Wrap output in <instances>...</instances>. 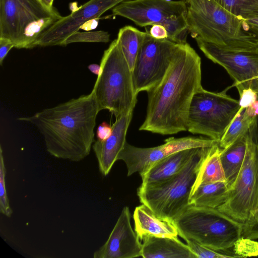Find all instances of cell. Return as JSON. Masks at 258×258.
I'll return each mask as SVG.
<instances>
[{
  "mask_svg": "<svg viewBox=\"0 0 258 258\" xmlns=\"http://www.w3.org/2000/svg\"><path fill=\"white\" fill-rule=\"evenodd\" d=\"M239 104L242 108H247L258 99V94L252 88H248L239 92Z\"/></svg>",
  "mask_w": 258,
  "mask_h": 258,
  "instance_id": "cell-31",
  "label": "cell"
},
{
  "mask_svg": "<svg viewBox=\"0 0 258 258\" xmlns=\"http://www.w3.org/2000/svg\"><path fill=\"white\" fill-rule=\"evenodd\" d=\"M94 92L17 119L34 125L51 156L79 162L90 153L99 112Z\"/></svg>",
  "mask_w": 258,
  "mask_h": 258,
  "instance_id": "cell-2",
  "label": "cell"
},
{
  "mask_svg": "<svg viewBox=\"0 0 258 258\" xmlns=\"http://www.w3.org/2000/svg\"><path fill=\"white\" fill-rule=\"evenodd\" d=\"M167 1H171V0H167Z\"/></svg>",
  "mask_w": 258,
  "mask_h": 258,
  "instance_id": "cell-42",
  "label": "cell"
},
{
  "mask_svg": "<svg viewBox=\"0 0 258 258\" xmlns=\"http://www.w3.org/2000/svg\"><path fill=\"white\" fill-rule=\"evenodd\" d=\"M201 80V57L188 43H179L164 78L147 91L146 115L139 130L162 135L186 131L189 106L203 88Z\"/></svg>",
  "mask_w": 258,
  "mask_h": 258,
  "instance_id": "cell-1",
  "label": "cell"
},
{
  "mask_svg": "<svg viewBox=\"0 0 258 258\" xmlns=\"http://www.w3.org/2000/svg\"><path fill=\"white\" fill-rule=\"evenodd\" d=\"M256 92L258 94V80L257 82V85H256Z\"/></svg>",
  "mask_w": 258,
  "mask_h": 258,
  "instance_id": "cell-40",
  "label": "cell"
},
{
  "mask_svg": "<svg viewBox=\"0 0 258 258\" xmlns=\"http://www.w3.org/2000/svg\"><path fill=\"white\" fill-rule=\"evenodd\" d=\"M219 142L202 137H185L180 138L170 137L165 143L151 148H139L126 142L119 153L118 160L125 163L128 176L136 172L140 175L156 162L179 151L189 148L211 147Z\"/></svg>",
  "mask_w": 258,
  "mask_h": 258,
  "instance_id": "cell-13",
  "label": "cell"
},
{
  "mask_svg": "<svg viewBox=\"0 0 258 258\" xmlns=\"http://www.w3.org/2000/svg\"><path fill=\"white\" fill-rule=\"evenodd\" d=\"M202 88L197 91L189 106L186 131L219 142L239 111V100L226 94Z\"/></svg>",
  "mask_w": 258,
  "mask_h": 258,
  "instance_id": "cell-10",
  "label": "cell"
},
{
  "mask_svg": "<svg viewBox=\"0 0 258 258\" xmlns=\"http://www.w3.org/2000/svg\"><path fill=\"white\" fill-rule=\"evenodd\" d=\"M129 208L124 207L105 243L94 258H134L142 256V244L132 228Z\"/></svg>",
  "mask_w": 258,
  "mask_h": 258,
  "instance_id": "cell-15",
  "label": "cell"
},
{
  "mask_svg": "<svg viewBox=\"0 0 258 258\" xmlns=\"http://www.w3.org/2000/svg\"><path fill=\"white\" fill-rule=\"evenodd\" d=\"M199 148L182 150L156 162L140 175L142 180L141 185L155 184L177 174L186 165Z\"/></svg>",
  "mask_w": 258,
  "mask_h": 258,
  "instance_id": "cell-17",
  "label": "cell"
},
{
  "mask_svg": "<svg viewBox=\"0 0 258 258\" xmlns=\"http://www.w3.org/2000/svg\"><path fill=\"white\" fill-rule=\"evenodd\" d=\"M110 40V34L102 30L96 31H77L70 35L64 41L63 45L75 42H104Z\"/></svg>",
  "mask_w": 258,
  "mask_h": 258,
  "instance_id": "cell-27",
  "label": "cell"
},
{
  "mask_svg": "<svg viewBox=\"0 0 258 258\" xmlns=\"http://www.w3.org/2000/svg\"><path fill=\"white\" fill-rule=\"evenodd\" d=\"M133 110L116 117L110 137L104 141L97 140L92 145L99 171L103 176L109 174L126 142V133Z\"/></svg>",
  "mask_w": 258,
  "mask_h": 258,
  "instance_id": "cell-16",
  "label": "cell"
},
{
  "mask_svg": "<svg viewBox=\"0 0 258 258\" xmlns=\"http://www.w3.org/2000/svg\"><path fill=\"white\" fill-rule=\"evenodd\" d=\"M179 43L168 39H157L146 31L138 54L132 78L136 95L157 85L166 75Z\"/></svg>",
  "mask_w": 258,
  "mask_h": 258,
  "instance_id": "cell-11",
  "label": "cell"
},
{
  "mask_svg": "<svg viewBox=\"0 0 258 258\" xmlns=\"http://www.w3.org/2000/svg\"><path fill=\"white\" fill-rule=\"evenodd\" d=\"M41 0H0V37L17 48H31L46 29L61 18Z\"/></svg>",
  "mask_w": 258,
  "mask_h": 258,
  "instance_id": "cell-6",
  "label": "cell"
},
{
  "mask_svg": "<svg viewBox=\"0 0 258 258\" xmlns=\"http://www.w3.org/2000/svg\"><path fill=\"white\" fill-rule=\"evenodd\" d=\"M54 0H41V1L47 7L50 9L54 8L53 7V3Z\"/></svg>",
  "mask_w": 258,
  "mask_h": 258,
  "instance_id": "cell-39",
  "label": "cell"
},
{
  "mask_svg": "<svg viewBox=\"0 0 258 258\" xmlns=\"http://www.w3.org/2000/svg\"><path fill=\"white\" fill-rule=\"evenodd\" d=\"M126 0H89L73 10L69 15L61 17L46 29L34 44L36 46L63 45L66 40L78 31L86 22L100 18L107 11Z\"/></svg>",
  "mask_w": 258,
  "mask_h": 258,
  "instance_id": "cell-14",
  "label": "cell"
},
{
  "mask_svg": "<svg viewBox=\"0 0 258 258\" xmlns=\"http://www.w3.org/2000/svg\"><path fill=\"white\" fill-rule=\"evenodd\" d=\"M247 138V133L228 148L222 150L221 161L228 185L235 178L242 164L246 149Z\"/></svg>",
  "mask_w": 258,
  "mask_h": 258,
  "instance_id": "cell-22",
  "label": "cell"
},
{
  "mask_svg": "<svg viewBox=\"0 0 258 258\" xmlns=\"http://www.w3.org/2000/svg\"><path fill=\"white\" fill-rule=\"evenodd\" d=\"M112 132L111 126L106 122H103L97 127L96 131V137L97 140L104 141L107 139L111 135Z\"/></svg>",
  "mask_w": 258,
  "mask_h": 258,
  "instance_id": "cell-32",
  "label": "cell"
},
{
  "mask_svg": "<svg viewBox=\"0 0 258 258\" xmlns=\"http://www.w3.org/2000/svg\"><path fill=\"white\" fill-rule=\"evenodd\" d=\"M233 252L239 257L258 256V241L241 237L234 243Z\"/></svg>",
  "mask_w": 258,
  "mask_h": 258,
  "instance_id": "cell-29",
  "label": "cell"
},
{
  "mask_svg": "<svg viewBox=\"0 0 258 258\" xmlns=\"http://www.w3.org/2000/svg\"><path fill=\"white\" fill-rule=\"evenodd\" d=\"M195 40L207 58L226 70L234 80V86L238 92L248 88L256 91L258 80L257 49L228 50L199 38Z\"/></svg>",
  "mask_w": 258,
  "mask_h": 258,
  "instance_id": "cell-12",
  "label": "cell"
},
{
  "mask_svg": "<svg viewBox=\"0 0 258 258\" xmlns=\"http://www.w3.org/2000/svg\"><path fill=\"white\" fill-rule=\"evenodd\" d=\"M228 188L227 181L201 184L191 194L189 205L217 209L225 202Z\"/></svg>",
  "mask_w": 258,
  "mask_h": 258,
  "instance_id": "cell-21",
  "label": "cell"
},
{
  "mask_svg": "<svg viewBox=\"0 0 258 258\" xmlns=\"http://www.w3.org/2000/svg\"><path fill=\"white\" fill-rule=\"evenodd\" d=\"M149 33L155 39H163L168 38V32L166 29L160 24L152 25L150 30Z\"/></svg>",
  "mask_w": 258,
  "mask_h": 258,
  "instance_id": "cell-34",
  "label": "cell"
},
{
  "mask_svg": "<svg viewBox=\"0 0 258 258\" xmlns=\"http://www.w3.org/2000/svg\"><path fill=\"white\" fill-rule=\"evenodd\" d=\"M207 148H199L183 169L172 177L153 185H141L137 189L140 202L158 217L173 222L190 205L191 189Z\"/></svg>",
  "mask_w": 258,
  "mask_h": 258,
  "instance_id": "cell-7",
  "label": "cell"
},
{
  "mask_svg": "<svg viewBox=\"0 0 258 258\" xmlns=\"http://www.w3.org/2000/svg\"><path fill=\"white\" fill-rule=\"evenodd\" d=\"M257 51H258V48H257Z\"/></svg>",
  "mask_w": 258,
  "mask_h": 258,
  "instance_id": "cell-41",
  "label": "cell"
},
{
  "mask_svg": "<svg viewBox=\"0 0 258 258\" xmlns=\"http://www.w3.org/2000/svg\"><path fill=\"white\" fill-rule=\"evenodd\" d=\"M6 169L2 146H0V212L8 217L13 213L7 196L6 185Z\"/></svg>",
  "mask_w": 258,
  "mask_h": 258,
  "instance_id": "cell-28",
  "label": "cell"
},
{
  "mask_svg": "<svg viewBox=\"0 0 258 258\" xmlns=\"http://www.w3.org/2000/svg\"><path fill=\"white\" fill-rule=\"evenodd\" d=\"M13 47H14V45L10 40L6 38L0 37L1 65H2L6 56Z\"/></svg>",
  "mask_w": 258,
  "mask_h": 258,
  "instance_id": "cell-33",
  "label": "cell"
},
{
  "mask_svg": "<svg viewBox=\"0 0 258 258\" xmlns=\"http://www.w3.org/2000/svg\"><path fill=\"white\" fill-rule=\"evenodd\" d=\"M258 116H252L246 108L240 107L236 115L219 142V146L226 149L239 138L245 135Z\"/></svg>",
  "mask_w": 258,
  "mask_h": 258,
  "instance_id": "cell-24",
  "label": "cell"
},
{
  "mask_svg": "<svg viewBox=\"0 0 258 258\" xmlns=\"http://www.w3.org/2000/svg\"><path fill=\"white\" fill-rule=\"evenodd\" d=\"M99 19V18H95L86 22L81 27L80 29L86 31L95 29L98 25Z\"/></svg>",
  "mask_w": 258,
  "mask_h": 258,
  "instance_id": "cell-36",
  "label": "cell"
},
{
  "mask_svg": "<svg viewBox=\"0 0 258 258\" xmlns=\"http://www.w3.org/2000/svg\"><path fill=\"white\" fill-rule=\"evenodd\" d=\"M188 33L196 38L224 49L253 50L258 37L244 19L224 9L213 0H185Z\"/></svg>",
  "mask_w": 258,
  "mask_h": 258,
  "instance_id": "cell-3",
  "label": "cell"
},
{
  "mask_svg": "<svg viewBox=\"0 0 258 258\" xmlns=\"http://www.w3.org/2000/svg\"><path fill=\"white\" fill-rule=\"evenodd\" d=\"M173 223L178 235L217 250H226L242 237L243 225L216 208L189 205Z\"/></svg>",
  "mask_w": 258,
  "mask_h": 258,
  "instance_id": "cell-5",
  "label": "cell"
},
{
  "mask_svg": "<svg viewBox=\"0 0 258 258\" xmlns=\"http://www.w3.org/2000/svg\"><path fill=\"white\" fill-rule=\"evenodd\" d=\"M222 150L219 144L207 148L202 157L191 194L201 184L226 181L221 161Z\"/></svg>",
  "mask_w": 258,
  "mask_h": 258,
  "instance_id": "cell-20",
  "label": "cell"
},
{
  "mask_svg": "<svg viewBox=\"0 0 258 258\" xmlns=\"http://www.w3.org/2000/svg\"><path fill=\"white\" fill-rule=\"evenodd\" d=\"M142 240V257L144 258H197L177 237L146 236Z\"/></svg>",
  "mask_w": 258,
  "mask_h": 258,
  "instance_id": "cell-19",
  "label": "cell"
},
{
  "mask_svg": "<svg viewBox=\"0 0 258 258\" xmlns=\"http://www.w3.org/2000/svg\"><path fill=\"white\" fill-rule=\"evenodd\" d=\"M245 20L250 31L258 37V17Z\"/></svg>",
  "mask_w": 258,
  "mask_h": 258,
  "instance_id": "cell-35",
  "label": "cell"
},
{
  "mask_svg": "<svg viewBox=\"0 0 258 258\" xmlns=\"http://www.w3.org/2000/svg\"><path fill=\"white\" fill-rule=\"evenodd\" d=\"M146 34V32L132 26H124L118 31L116 39L132 71Z\"/></svg>",
  "mask_w": 258,
  "mask_h": 258,
  "instance_id": "cell-23",
  "label": "cell"
},
{
  "mask_svg": "<svg viewBox=\"0 0 258 258\" xmlns=\"http://www.w3.org/2000/svg\"><path fill=\"white\" fill-rule=\"evenodd\" d=\"M243 237L258 239V197L253 215L249 222L243 227Z\"/></svg>",
  "mask_w": 258,
  "mask_h": 258,
  "instance_id": "cell-30",
  "label": "cell"
},
{
  "mask_svg": "<svg viewBox=\"0 0 258 258\" xmlns=\"http://www.w3.org/2000/svg\"><path fill=\"white\" fill-rule=\"evenodd\" d=\"M133 219L135 230L141 240L146 236L177 237L178 235L173 222L158 217L144 204L135 208Z\"/></svg>",
  "mask_w": 258,
  "mask_h": 258,
  "instance_id": "cell-18",
  "label": "cell"
},
{
  "mask_svg": "<svg viewBox=\"0 0 258 258\" xmlns=\"http://www.w3.org/2000/svg\"><path fill=\"white\" fill-rule=\"evenodd\" d=\"M247 113L252 116H258V99L246 108Z\"/></svg>",
  "mask_w": 258,
  "mask_h": 258,
  "instance_id": "cell-37",
  "label": "cell"
},
{
  "mask_svg": "<svg viewBox=\"0 0 258 258\" xmlns=\"http://www.w3.org/2000/svg\"><path fill=\"white\" fill-rule=\"evenodd\" d=\"M186 244L197 258H227L239 257L231 251L217 250L204 246L196 241L186 240Z\"/></svg>",
  "mask_w": 258,
  "mask_h": 258,
  "instance_id": "cell-26",
  "label": "cell"
},
{
  "mask_svg": "<svg viewBox=\"0 0 258 258\" xmlns=\"http://www.w3.org/2000/svg\"><path fill=\"white\" fill-rule=\"evenodd\" d=\"M100 66L101 72L92 90L99 111L107 109L116 118L134 109L137 95L132 71L116 39L104 51Z\"/></svg>",
  "mask_w": 258,
  "mask_h": 258,
  "instance_id": "cell-4",
  "label": "cell"
},
{
  "mask_svg": "<svg viewBox=\"0 0 258 258\" xmlns=\"http://www.w3.org/2000/svg\"><path fill=\"white\" fill-rule=\"evenodd\" d=\"M258 197V117L247 132L245 156L229 185L225 202L217 209L245 226L251 219Z\"/></svg>",
  "mask_w": 258,
  "mask_h": 258,
  "instance_id": "cell-8",
  "label": "cell"
},
{
  "mask_svg": "<svg viewBox=\"0 0 258 258\" xmlns=\"http://www.w3.org/2000/svg\"><path fill=\"white\" fill-rule=\"evenodd\" d=\"M235 16L244 19L258 17V0H213Z\"/></svg>",
  "mask_w": 258,
  "mask_h": 258,
  "instance_id": "cell-25",
  "label": "cell"
},
{
  "mask_svg": "<svg viewBox=\"0 0 258 258\" xmlns=\"http://www.w3.org/2000/svg\"><path fill=\"white\" fill-rule=\"evenodd\" d=\"M88 68L92 73L97 75V76L100 74L101 69L100 65L95 63L89 65Z\"/></svg>",
  "mask_w": 258,
  "mask_h": 258,
  "instance_id": "cell-38",
  "label": "cell"
},
{
  "mask_svg": "<svg viewBox=\"0 0 258 258\" xmlns=\"http://www.w3.org/2000/svg\"><path fill=\"white\" fill-rule=\"evenodd\" d=\"M185 0H126L112 9V15L127 19L140 27L163 25L168 39L186 43L188 33Z\"/></svg>",
  "mask_w": 258,
  "mask_h": 258,
  "instance_id": "cell-9",
  "label": "cell"
}]
</instances>
